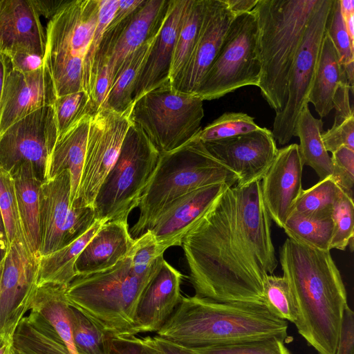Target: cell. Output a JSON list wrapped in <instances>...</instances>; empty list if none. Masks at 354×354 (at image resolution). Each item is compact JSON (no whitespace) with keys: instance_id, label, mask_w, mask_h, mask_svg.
<instances>
[{"instance_id":"6da1fadb","label":"cell","mask_w":354,"mask_h":354,"mask_svg":"<svg viewBox=\"0 0 354 354\" xmlns=\"http://www.w3.org/2000/svg\"><path fill=\"white\" fill-rule=\"evenodd\" d=\"M180 246L194 295L222 302H263V281L273 274L278 261L261 180L227 186Z\"/></svg>"},{"instance_id":"7a4b0ae2","label":"cell","mask_w":354,"mask_h":354,"mask_svg":"<svg viewBox=\"0 0 354 354\" xmlns=\"http://www.w3.org/2000/svg\"><path fill=\"white\" fill-rule=\"evenodd\" d=\"M279 261L297 308L298 333L319 354H335L348 303L330 251L288 238L280 249Z\"/></svg>"},{"instance_id":"3957f363","label":"cell","mask_w":354,"mask_h":354,"mask_svg":"<svg viewBox=\"0 0 354 354\" xmlns=\"http://www.w3.org/2000/svg\"><path fill=\"white\" fill-rule=\"evenodd\" d=\"M288 322L263 302H222L183 296L157 335L189 348L288 336Z\"/></svg>"},{"instance_id":"277c9868","label":"cell","mask_w":354,"mask_h":354,"mask_svg":"<svg viewBox=\"0 0 354 354\" xmlns=\"http://www.w3.org/2000/svg\"><path fill=\"white\" fill-rule=\"evenodd\" d=\"M317 1L258 0L252 10L261 63L257 87L275 113L286 104L290 72Z\"/></svg>"},{"instance_id":"5b68a950","label":"cell","mask_w":354,"mask_h":354,"mask_svg":"<svg viewBox=\"0 0 354 354\" xmlns=\"http://www.w3.org/2000/svg\"><path fill=\"white\" fill-rule=\"evenodd\" d=\"M237 175L216 159L196 136L181 147L160 153L140 197L139 216L130 230L135 239L147 231L174 201L199 188L236 185Z\"/></svg>"},{"instance_id":"8992f818","label":"cell","mask_w":354,"mask_h":354,"mask_svg":"<svg viewBox=\"0 0 354 354\" xmlns=\"http://www.w3.org/2000/svg\"><path fill=\"white\" fill-rule=\"evenodd\" d=\"M152 279L133 272L128 254L111 268L76 276L66 297L70 306L110 336L131 337L138 305Z\"/></svg>"},{"instance_id":"52a82bcc","label":"cell","mask_w":354,"mask_h":354,"mask_svg":"<svg viewBox=\"0 0 354 354\" xmlns=\"http://www.w3.org/2000/svg\"><path fill=\"white\" fill-rule=\"evenodd\" d=\"M99 9L100 0H68L48 21L44 61L57 97L83 90V63Z\"/></svg>"},{"instance_id":"ba28073f","label":"cell","mask_w":354,"mask_h":354,"mask_svg":"<svg viewBox=\"0 0 354 354\" xmlns=\"http://www.w3.org/2000/svg\"><path fill=\"white\" fill-rule=\"evenodd\" d=\"M160 155L143 131L131 122L118 157L95 199V219L127 221L138 207Z\"/></svg>"},{"instance_id":"9c48e42d","label":"cell","mask_w":354,"mask_h":354,"mask_svg":"<svg viewBox=\"0 0 354 354\" xmlns=\"http://www.w3.org/2000/svg\"><path fill=\"white\" fill-rule=\"evenodd\" d=\"M203 116V100L174 89L168 81L133 102L129 119L162 153L195 137Z\"/></svg>"},{"instance_id":"30bf717a","label":"cell","mask_w":354,"mask_h":354,"mask_svg":"<svg viewBox=\"0 0 354 354\" xmlns=\"http://www.w3.org/2000/svg\"><path fill=\"white\" fill-rule=\"evenodd\" d=\"M257 24L252 11L235 17L196 95L218 99L243 86H258L261 75Z\"/></svg>"},{"instance_id":"8fae6325","label":"cell","mask_w":354,"mask_h":354,"mask_svg":"<svg viewBox=\"0 0 354 354\" xmlns=\"http://www.w3.org/2000/svg\"><path fill=\"white\" fill-rule=\"evenodd\" d=\"M332 2L333 0L317 1L290 70L286 102L283 108L275 113L271 131L281 145L288 144L294 136L298 115L304 105L308 104V97Z\"/></svg>"},{"instance_id":"7c38bea8","label":"cell","mask_w":354,"mask_h":354,"mask_svg":"<svg viewBox=\"0 0 354 354\" xmlns=\"http://www.w3.org/2000/svg\"><path fill=\"white\" fill-rule=\"evenodd\" d=\"M131 109L118 113L101 108L91 116L82 174L72 207H93L99 189L118 157L131 124Z\"/></svg>"},{"instance_id":"4fadbf2b","label":"cell","mask_w":354,"mask_h":354,"mask_svg":"<svg viewBox=\"0 0 354 354\" xmlns=\"http://www.w3.org/2000/svg\"><path fill=\"white\" fill-rule=\"evenodd\" d=\"M71 192L68 170L41 183L39 194V258L81 236L96 220L93 207H71Z\"/></svg>"},{"instance_id":"5bb4252c","label":"cell","mask_w":354,"mask_h":354,"mask_svg":"<svg viewBox=\"0 0 354 354\" xmlns=\"http://www.w3.org/2000/svg\"><path fill=\"white\" fill-rule=\"evenodd\" d=\"M57 138L53 106L33 111L0 135V167L11 174L20 165L29 164L44 182Z\"/></svg>"},{"instance_id":"9a60e30c","label":"cell","mask_w":354,"mask_h":354,"mask_svg":"<svg viewBox=\"0 0 354 354\" xmlns=\"http://www.w3.org/2000/svg\"><path fill=\"white\" fill-rule=\"evenodd\" d=\"M39 259L26 243L15 241L3 261L0 286V334L12 338L18 323L30 310L37 286Z\"/></svg>"},{"instance_id":"2e32d148","label":"cell","mask_w":354,"mask_h":354,"mask_svg":"<svg viewBox=\"0 0 354 354\" xmlns=\"http://www.w3.org/2000/svg\"><path fill=\"white\" fill-rule=\"evenodd\" d=\"M234 18L223 0H205L203 19L193 50L183 68L171 84L174 89L196 94Z\"/></svg>"},{"instance_id":"e0dca14e","label":"cell","mask_w":354,"mask_h":354,"mask_svg":"<svg viewBox=\"0 0 354 354\" xmlns=\"http://www.w3.org/2000/svg\"><path fill=\"white\" fill-rule=\"evenodd\" d=\"M204 145L216 159L237 175L238 186L261 180L278 151L271 131L266 127Z\"/></svg>"},{"instance_id":"ac0fdd59","label":"cell","mask_w":354,"mask_h":354,"mask_svg":"<svg viewBox=\"0 0 354 354\" xmlns=\"http://www.w3.org/2000/svg\"><path fill=\"white\" fill-rule=\"evenodd\" d=\"M57 97L52 75L45 63L36 71L22 72L13 68L10 62L1 100L0 135L26 115L53 106Z\"/></svg>"},{"instance_id":"d6986e66","label":"cell","mask_w":354,"mask_h":354,"mask_svg":"<svg viewBox=\"0 0 354 354\" xmlns=\"http://www.w3.org/2000/svg\"><path fill=\"white\" fill-rule=\"evenodd\" d=\"M303 167L298 145L291 144L278 149L271 166L261 180L266 211L280 228H283L303 190Z\"/></svg>"},{"instance_id":"ffe728a7","label":"cell","mask_w":354,"mask_h":354,"mask_svg":"<svg viewBox=\"0 0 354 354\" xmlns=\"http://www.w3.org/2000/svg\"><path fill=\"white\" fill-rule=\"evenodd\" d=\"M46 32L30 0H0V53L9 57L34 54L43 58Z\"/></svg>"},{"instance_id":"44dd1931","label":"cell","mask_w":354,"mask_h":354,"mask_svg":"<svg viewBox=\"0 0 354 354\" xmlns=\"http://www.w3.org/2000/svg\"><path fill=\"white\" fill-rule=\"evenodd\" d=\"M227 186L221 183L199 188L178 198L165 209L148 230L154 235L160 252L164 254L170 247L180 246L185 234Z\"/></svg>"},{"instance_id":"7402d4cb","label":"cell","mask_w":354,"mask_h":354,"mask_svg":"<svg viewBox=\"0 0 354 354\" xmlns=\"http://www.w3.org/2000/svg\"><path fill=\"white\" fill-rule=\"evenodd\" d=\"M183 274L163 259L136 310L131 336L158 332L180 303Z\"/></svg>"},{"instance_id":"603a6c76","label":"cell","mask_w":354,"mask_h":354,"mask_svg":"<svg viewBox=\"0 0 354 354\" xmlns=\"http://www.w3.org/2000/svg\"><path fill=\"white\" fill-rule=\"evenodd\" d=\"M187 0H170L165 19L136 81L133 103L169 81L171 62Z\"/></svg>"},{"instance_id":"cb8c5ba5","label":"cell","mask_w":354,"mask_h":354,"mask_svg":"<svg viewBox=\"0 0 354 354\" xmlns=\"http://www.w3.org/2000/svg\"><path fill=\"white\" fill-rule=\"evenodd\" d=\"M133 242L128 221L104 223L77 257L75 263L77 276L111 268L128 255Z\"/></svg>"},{"instance_id":"d4e9b609","label":"cell","mask_w":354,"mask_h":354,"mask_svg":"<svg viewBox=\"0 0 354 354\" xmlns=\"http://www.w3.org/2000/svg\"><path fill=\"white\" fill-rule=\"evenodd\" d=\"M169 2L170 0H145L133 13L102 68L107 71L110 86L124 59L161 29Z\"/></svg>"},{"instance_id":"484cf974","label":"cell","mask_w":354,"mask_h":354,"mask_svg":"<svg viewBox=\"0 0 354 354\" xmlns=\"http://www.w3.org/2000/svg\"><path fill=\"white\" fill-rule=\"evenodd\" d=\"M91 115H84L57 138L47 165L44 180L54 178L65 170L69 171L71 207L78 193Z\"/></svg>"},{"instance_id":"4316f807","label":"cell","mask_w":354,"mask_h":354,"mask_svg":"<svg viewBox=\"0 0 354 354\" xmlns=\"http://www.w3.org/2000/svg\"><path fill=\"white\" fill-rule=\"evenodd\" d=\"M14 181L19 216L24 238L28 250L39 259L41 243L39 194L42 183L33 167L23 164L10 174Z\"/></svg>"},{"instance_id":"83f0119b","label":"cell","mask_w":354,"mask_h":354,"mask_svg":"<svg viewBox=\"0 0 354 354\" xmlns=\"http://www.w3.org/2000/svg\"><path fill=\"white\" fill-rule=\"evenodd\" d=\"M346 79L337 50L325 31L322 39L312 86L308 97L321 118L334 108L335 93Z\"/></svg>"},{"instance_id":"f1b7e54d","label":"cell","mask_w":354,"mask_h":354,"mask_svg":"<svg viewBox=\"0 0 354 354\" xmlns=\"http://www.w3.org/2000/svg\"><path fill=\"white\" fill-rule=\"evenodd\" d=\"M66 287L55 283L37 285L30 310L38 313L53 326L70 354H79L72 334Z\"/></svg>"},{"instance_id":"f546056e","label":"cell","mask_w":354,"mask_h":354,"mask_svg":"<svg viewBox=\"0 0 354 354\" xmlns=\"http://www.w3.org/2000/svg\"><path fill=\"white\" fill-rule=\"evenodd\" d=\"M323 122L311 113L308 104L301 110L294 129L299 139V152L304 165L310 167L320 180L331 176L332 161L322 140Z\"/></svg>"},{"instance_id":"4dcf8cb0","label":"cell","mask_w":354,"mask_h":354,"mask_svg":"<svg viewBox=\"0 0 354 354\" xmlns=\"http://www.w3.org/2000/svg\"><path fill=\"white\" fill-rule=\"evenodd\" d=\"M108 221L96 219L81 236L67 245L39 259L37 285L55 283L68 286L77 276L75 261L86 244Z\"/></svg>"},{"instance_id":"1f68e13d","label":"cell","mask_w":354,"mask_h":354,"mask_svg":"<svg viewBox=\"0 0 354 354\" xmlns=\"http://www.w3.org/2000/svg\"><path fill=\"white\" fill-rule=\"evenodd\" d=\"M12 346L24 354H70L53 326L33 311L18 323Z\"/></svg>"},{"instance_id":"d6a6232c","label":"cell","mask_w":354,"mask_h":354,"mask_svg":"<svg viewBox=\"0 0 354 354\" xmlns=\"http://www.w3.org/2000/svg\"><path fill=\"white\" fill-rule=\"evenodd\" d=\"M160 30L124 59L113 80L101 108L123 113L132 106L136 81Z\"/></svg>"},{"instance_id":"836d02e7","label":"cell","mask_w":354,"mask_h":354,"mask_svg":"<svg viewBox=\"0 0 354 354\" xmlns=\"http://www.w3.org/2000/svg\"><path fill=\"white\" fill-rule=\"evenodd\" d=\"M332 214L303 215L291 213L283 230L288 238L312 248L330 251L333 234Z\"/></svg>"},{"instance_id":"e575fe53","label":"cell","mask_w":354,"mask_h":354,"mask_svg":"<svg viewBox=\"0 0 354 354\" xmlns=\"http://www.w3.org/2000/svg\"><path fill=\"white\" fill-rule=\"evenodd\" d=\"M205 0H187L173 51L170 84L187 63L196 41L202 22Z\"/></svg>"},{"instance_id":"d590c367","label":"cell","mask_w":354,"mask_h":354,"mask_svg":"<svg viewBox=\"0 0 354 354\" xmlns=\"http://www.w3.org/2000/svg\"><path fill=\"white\" fill-rule=\"evenodd\" d=\"M68 315L74 343L79 354H111L113 337L71 306L68 308Z\"/></svg>"},{"instance_id":"8d00e7d4","label":"cell","mask_w":354,"mask_h":354,"mask_svg":"<svg viewBox=\"0 0 354 354\" xmlns=\"http://www.w3.org/2000/svg\"><path fill=\"white\" fill-rule=\"evenodd\" d=\"M341 192L330 176L320 180L309 189L302 190L291 213L303 215L332 214L333 205Z\"/></svg>"},{"instance_id":"74e56055","label":"cell","mask_w":354,"mask_h":354,"mask_svg":"<svg viewBox=\"0 0 354 354\" xmlns=\"http://www.w3.org/2000/svg\"><path fill=\"white\" fill-rule=\"evenodd\" d=\"M53 107L58 137L84 115H93L98 111L84 90L57 97Z\"/></svg>"},{"instance_id":"f35d334b","label":"cell","mask_w":354,"mask_h":354,"mask_svg":"<svg viewBox=\"0 0 354 354\" xmlns=\"http://www.w3.org/2000/svg\"><path fill=\"white\" fill-rule=\"evenodd\" d=\"M260 128L254 118L242 112H225L201 129L196 137L203 143L245 134Z\"/></svg>"},{"instance_id":"ab89813d","label":"cell","mask_w":354,"mask_h":354,"mask_svg":"<svg viewBox=\"0 0 354 354\" xmlns=\"http://www.w3.org/2000/svg\"><path fill=\"white\" fill-rule=\"evenodd\" d=\"M263 302L279 318L295 323L297 308L288 283L283 277L269 274L265 278Z\"/></svg>"},{"instance_id":"60d3db41","label":"cell","mask_w":354,"mask_h":354,"mask_svg":"<svg viewBox=\"0 0 354 354\" xmlns=\"http://www.w3.org/2000/svg\"><path fill=\"white\" fill-rule=\"evenodd\" d=\"M119 0H100L98 19L83 63L82 87L92 100L95 86L94 66L104 32L113 19Z\"/></svg>"},{"instance_id":"b9f144b4","label":"cell","mask_w":354,"mask_h":354,"mask_svg":"<svg viewBox=\"0 0 354 354\" xmlns=\"http://www.w3.org/2000/svg\"><path fill=\"white\" fill-rule=\"evenodd\" d=\"M129 257L133 272L138 276L149 278L156 275L164 259L150 230L134 239Z\"/></svg>"},{"instance_id":"7bdbcfd3","label":"cell","mask_w":354,"mask_h":354,"mask_svg":"<svg viewBox=\"0 0 354 354\" xmlns=\"http://www.w3.org/2000/svg\"><path fill=\"white\" fill-rule=\"evenodd\" d=\"M0 211L4 222L9 245L15 241L25 242L19 216L13 178L8 172L1 167Z\"/></svg>"},{"instance_id":"ee69618b","label":"cell","mask_w":354,"mask_h":354,"mask_svg":"<svg viewBox=\"0 0 354 354\" xmlns=\"http://www.w3.org/2000/svg\"><path fill=\"white\" fill-rule=\"evenodd\" d=\"M353 199L342 192L336 199L332 211L333 234L330 243L331 249L345 250L353 241Z\"/></svg>"},{"instance_id":"f6af8a7d","label":"cell","mask_w":354,"mask_h":354,"mask_svg":"<svg viewBox=\"0 0 354 354\" xmlns=\"http://www.w3.org/2000/svg\"><path fill=\"white\" fill-rule=\"evenodd\" d=\"M284 341V339L274 336L227 345L191 349L198 354H291L285 346Z\"/></svg>"},{"instance_id":"bcb514c9","label":"cell","mask_w":354,"mask_h":354,"mask_svg":"<svg viewBox=\"0 0 354 354\" xmlns=\"http://www.w3.org/2000/svg\"><path fill=\"white\" fill-rule=\"evenodd\" d=\"M326 32L337 50L342 66L354 63V44L346 31L339 0H333L326 24Z\"/></svg>"},{"instance_id":"7dc6e473","label":"cell","mask_w":354,"mask_h":354,"mask_svg":"<svg viewBox=\"0 0 354 354\" xmlns=\"http://www.w3.org/2000/svg\"><path fill=\"white\" fill-rule=\"evenodd\" d=\"M330 177L341 191L353 199L354 150L341 147L332 153Z\"/></svg>"},{"instance_id":"c3c4849f","label":"cell","mask_w":354,"mask_h":354,"mask_svg":"<svg viewBox=\"0 0 354 354\" xmlns=\"http://www.w3.org/2000/svg\"><path fill=\"white\" fill-rule=\"evenodd\" d=\"M326 150L333 153L345 147L354 150V115L341 120H334L330 129L322 133Z\"/></svg>"},{"instance_id":"681fc988","label":"cell","mask_w":354,"mask_h":354,"mask_svg":"<svg viewBox=\"0 0 354 354\" xmlns=\"http://www.w3.org/2000/svg\"><path fill=\"white\" fill-rule=\"evenodd\" d=\"M111 354H159L142 338L131 337H113Z\"/></svg>"},{"instance_id":"f907efd6","label":"cell","mask_w":354,"mask_h":354,"mask_svg":"<svg viewBox=\"0 0 354 354\" xmlns=\"http://www.w3.org/2000/svg\"><path fill=\"white\" fill-rule=\"evenodd\" d=\"M335 354H354V313L346 307Z\"/></svg>"},{"instance_id":"816d5d0a","label":"cell","mask_w":354,"mask_h":354,"mask_svg":"<svg viewBox=\"0 0 354 354\" xmlns=\"http://www.w3.org/2000/svg\"><path fill=\"white\" fill-rule=\"evenodd\" d=\"M350 93L353 94L345 79L339 86L334 98L335 115L334 120H341L354 115V110L350 102Z\"/></svg>"},{"instance_id":"f5cc1de1","label":"cell","mask_w":354,"mask_h":354,"mask_svg":"<svg viewBox=\"0 0 354 354\" xmlns=\"http://www.w3.org/2000/svg\"><path fill=\"white\" fill-rule=\"evenodd\" d=\"M142 339L159 354H198L191 348L176 344L158 335L153 337L147 336Z\"/></svg>"},{"instance_id":"db71d44e","label":"cell","mask_w":354,"mask_h":354,"mask_svg":"<svg viewBox=\"0 0 354 354\" xmlns=\"http://www.w3.org/2000/svg\"><path fill=\"white\" fill-rule=\"evenodd\" d=\"M9 58L12 67L22 72H32L44 65V58L34 54H18Z\"/></svg>"},{"instance_id":"11a10c76","label":"cell","mask_w":354,"mask_h":354,"mask_svg":"<svg viewBox=\"0 0 354 354\" xmlns=\"http://www.w3.org/2000/svg\"><path fill=\"white\" fill-rule=\"evenodd\" d=\"M68 0H30L31 3L39 15L48 21L51 19Z\"/></svg>"},{"instance_id":"9f6ffc18","label":"cell","mask_w":354,"mask_h":354,"mask_svg":"<svg viewBox=\"0 0 354 354\" xmlns=\"http://www.w3.org/2000/svg\"><path fill=\"white\" fill-rule=\"evenodd\" d=\"M228 9L235 16L250 12L258 0H223Z\"/></svg>"},{"instance_id":"6f0895ef","label":"cell","mask_w":354,"mask_h":354,"mask_svg":"<svg viewBox=\"0 0 354 354\" xmlns=\"http://www.w3.org/2000/svg\"><path fill=\"white\" fill-rule=\"evenodd\" d=\"M10 245L4 225V222L0 211V265L3 263Z\"/></svg>"},{"instance_id":"680465c9","label":"cell","mask_w":354,"mask_h":354,"mask_svg":"<svg viewBox=\"0 0 354 354\" xmlns=\"http://www.w3.org/2000/svg\"><path fill=\"white\" fill-rule=\"evenodd\" d=\"M342 17L354 15V0H339Z\"/></svg>"},{"instance_id":"91938a15","label":"cell","mask_w":354,"mask_h":354,"mask_svg":"<svg viewBox=\"0 0 354 354\" xmlns=\"http://www.w3.org/2000/svg\"><path fill=\"white\" fill-rule=\"evenodd\" d=\"M12 348V338L0 334V354H10Z\"/></svg>"},{"instance_id":"94428289","label":"cell","mask_w":354,"mask_h":354,"mask_svg":"<svg viewBox=\"0 0 354 354\" xmlns=\"http://www.w3.org/2000/svg\"><path fill=\"white\" fill-rule=\"evenodd\" d=\"M343 20L349 38L354 44V15L344 17Z\"/></svg>"},{"instance_id":"6125c7cd","label":"cell","mask_w":354,"mask_h":354,"mask_svg":"<svg viewBox=\"0 0 354 354\" xmlns=\"http://www.w3.org/2000/svg\"><path fill=\"white\" fill-rule=\"evenodd\" d=\"M10 354H24L12 346Z\"/></svg>"},{"instance_id":"be15d7a7","label":"cell","mask_w":354,"mask_h":354,"mask_svg":"<svg viewBox=\"0 0 354 354\" xmlns=\"http://www.w3.org/2000/svg\"><path fill=\"white\" fill-rule=\"evenodd\" d=\"M3 263L0 265V286H1L2 272H3Z\"/></svg>"}]
</instances>
